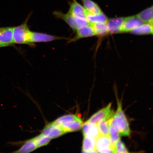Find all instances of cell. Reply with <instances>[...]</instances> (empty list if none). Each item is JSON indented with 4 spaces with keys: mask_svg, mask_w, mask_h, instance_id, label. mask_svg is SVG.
Here are the masks:
<instances>
[{
    "mask_svg": "<svg viewBox=\"0 0 153 153\" xmlns=\"http://www.w3.org/2000/svg\"><path fill=\"white\" fill-rule=\"evenodd\" d=\"M130 32L131 34L138 35L152 34L153 24L143 23Z\"/></svg>",
    "mask_w": 153,
    "mask_h": 153,
    "instance_id": "2e32d148",
    "label": "cell"
},
{
    "mask_svg": "<svg viewBox=\"0 0 153 153\" xmlns=\"http://www.w3.org/2000/svg\"><path fill=\"white\" fill-rule=\"evenodd\" d=\"M96 149L97 152L114 153L109 137L100 135L96 139Z\"/></svg>",
    "mask_w": 153,
    "mask_h": 153,
    "instance_id": "277c9868",
    "label": "cell"
},
{
    "mask_svg": "<svg viewBox=\"0 0 153 153\" xmlns=\"http://www.w3.org/2000/svg\"><path fill=\"white\" fill-rule=\"evenodd\" d=\"M82 1L84 8L90 14H98L102 12L97 4L91 0H82Z\"/></svg>",
    "mask_w": 153,
    "mask_h": 153,
    "instance_id": "e0dca14e",
    "label": "cell"
},
{
    "mask_svg": "<svg viewBox=\"0 0 153 153\" xmlns=\"http://www.w3.org/2000/svg\"><path fill=\"white\" fill-rule=\"evenodd\" d=\"M136 16L143 23L153 24L152 6L141 11Z\"/></svg>",
    "mask_w": 153,
    "mask_h": 153,
    "instance_id": "ac0fdd59",
    "label": "cell"
},
{
    "mask_svg": "<svg viewBox=\"0 0 153 153\" xmlns=\"http://www.w3.org/2000/svg\"><path fill=\"white\" fill-rule=\"evenodd\" d=\"M83 121L81 118L78 117L75 119L68 120L62 124L60 128L65 133L79 131L81 129Z\"/></svg>",
    "mask_w": 153,
    "mask_h": 153,
    "instance_id": "30bf717a",
    "label": "cell"
},
{
    "mask_svg": "<svg viewBox=\"0 0 153 153\" xmlns=\"http://www.w3.org/2000/svg\"><path fill=\"white\" fill-rule=\"evenodd\" d=\"M111 117L110 118V120L109 135V137L110 139L112 146L114 151L115 146L116 143L120 140V135L115 128L111 123Z\"/></svg>",
    "mask_w": 153,
    "mask_h": 153,
    "instance_id": "603a6c76",
    "label": "cell"
},
{
    "mask_svg": "<svg viewBox=\"0 0 153 153\" xmlns=\"http://www.w3.org/2000/svg\"><path fill=\"white\" fill-rule=\"evenodd\" d=\"M70 7L68 13L74 16L86 18V11L84 7L76 0H72L69 2Z\"/></svg>",
    "mask_w": 153,
    "mask_h": 153,
    "instance_id": "4fadbf2b",
    "label": "cell"
},
{
    "mask_svg": "<svg viewBox=\"0 0 153 153\" xmlns=\"http://www.w3.org/2000/svg\"><path fill=\"white\" fill-rule=\"evenodd\" d=\"M112 103H110L105 108L101 109L92 116L85 122L97 124L100 120L109 118L114 114L111 109Z\"/></svg>",
    "mask_w": 153,
    "mask_h": 153,
    "instance_id": "5b68a950",
    "label": "cell"
},
{
    "mask_svg": "<svg viewBox=\"0 0 153 153\" xmlns=\"http://www.w3.org/2000/svg\"><path fill=\"white\" fill-rule=\"evenodd\" d=\"M29 18H27L23 24L13 28V38L14 43L27 45L34 47L30 42L31 32L27 25Z\"/></svg>",
    "mask_w": 153,
    "mask_h": 153,
    "instance_id": "7a4b0ae2",
    "label": "cell"
},
{
    "mask_svg": "<svg viewBox=\"0 0 153 153\" xmlns=\"http://www.w3.org/2000/svg\"><path fill=\"white\" fill-rule=\"evenodd\" d=\"M89 24L92 27L95 36L103 37L108 34L106 23H97Z\"/></svg>",
    "mask_w": 153,
    "mask_h": 153,
    "instance_id": "ffe728a7",
    "label": "cell"
},
{
    "mask_svg": "<svg viewBox=\"0 0 153 153\" xmlns=\"http://www.w3.org/2000/svg\"><path fill=\"white\" fill-rule=\"evenodd\" d=\"M111 116L109 118L100 120L97 124L101 135L105 136H109V135L110 120Z\"/></svg>",
    "mask_w": 153,
    "mask_h": 153,
    "instance_id": "44dd1931",
    "label": "cell"
},
{
    "mask_svg": "<svg viewBox=\"0 0 153 153\" xmlns=\"http://www.w3.org/2000/svg\"><path fill=\"white\" fill-rule=\"evenodd\" d=\"M96 139L93 137L84 136L82 145L83 152H97L95 147Z\"/></svg>",
    "mask_w": 153,
    "mask_h": 153,
    "instance_id": "9a60e30c",
    "label": "cell"
},
{
    "mask_svg": "<svg viewBox=\"0 0 153 153\" xmlns=\"http://www.w3.org/2000/svg\"><path fill=\"white\" fill-rule=\"evenodd\" d=\"M124 18H116L108 19L106 23L108 33L115 34L121 33Z\"/></svg>",
    "mask_w": 153,
    "mask_h": 153,
    "instance_id": "8fae6325",
    "label": "cell"
},
{
    "mask_svg": "<svg viewBox=\"0 0 153 153\" xmlns=\"http://www.w3.org/2000/svg\"><path fill=\"white\" fill-rule=\"evenodd\" d=\"M13 28L11 27L0 28V44L4 47L10 46L14 43Z\"/></svg>",
    "mask_w": 153,
    "mask_h": 153,
    "instance_id": "ba28073f",
    "label": "cell"
},
{
    "mask_svg": "<svg viewBox=\"0 0 153 153\" xmlns=\"http://www.w3.org/2000/svg\"><path fill=\"white\" fill-rule=\"evenodd\" d=\"M127 149L124 143L120 140L115 146L114 153H128Z\"/></svg>",
    "mask_w": 153,
    "mask_h": 153,
    "instance_id": "d4e9b609",
    "label": "cell"
},
{
    "mask_svg": "<svg viewBox=\"0 0 153 153\" xmlns=\"http://www.w3.org/2000/svg\"><path fill=\"white\" fill-rule=\"evenodd\" d=\"M37 148L33 139L27 141L24 145L15 153H30L35 150Z\"/></svg>",
    "mask_w": 153,
    "mask_h": 153,
    "instance_id": "7402d4cb",
    "label": "cell"
},
{
    "mask_svg": "<svg viewBox=\"0 0 153 153\" xmlns=\"http://www.w3.org/2000/svg\"><path fill=\"white\" fill-rule=\"evenodd\" d=\"M117 104V109L111 118V123L117 130L120 136L129 137L131 134L129 123L122 110V102L118 98Z\"/></svg>",
    "mask_w": 153,
    "mask_h": 153,
    "instance_id": "6da1fadb",
    "label": "cell"
},
{
    "mask_svg": "<svg viewBox=\"0 0 153 153\" xmlns=\"http://www.w3.org/2000/svg\"><path fill=\"white\" fill-rule=\"evenodd\" d=\"M1 47H4L2 45H1V44H0V48Z\"/></svg>",
    "mask_w": 153,
    "mask_h": 153,
    "instance_id": "484cf974",
    "label": "cell"
},
{
    "mask_svg": "<svg viewBox=\"0 0 153 153\" xmlns=\"http://www.w3.org/2000/svg\"><path fill=\"white\" fill-rule=\"evenodd\" d=\"M83 136H88L96 139L100 135L97 124L85 122L82 126Z\"/></svg>",
    "mask_w": 153,
    "mask_h": 153,
    "instance_id": "5bb4252c",
    "label": "cell"
},
{
    "mask_svg": "<svg viewBox=\"0 0 153 153\" xmlns=\"http://www.w3.org/2000/svg\"><path fill=\"white\" fill-rule=\"evenodd\" d=\"M33 139L37 148L46 146L50 142L51 139L42 134Z\"/></svg>",
    "mask_w": 153,
    "mask_h": 153,
    "instance_id": "cb8c5ba5",
    "label": "cell"
},
{
    "mask_svg": "<svg viewBox=\"0 0 153 153\" xmlns=\"http://www.w3.org/2000/svg\"><path fill=\"white\" fill-rule=\"evenodd\" d=\"M53 14L56 18L64 21L74 31L89 24L86 18L74 16L68 13L64 14L61 11H56Z\"/></svg>",
    "mask_w": 153,
    "mask_h": 153,
    "instance_id": "3957f363",
    "label": "cell"
},
{
    "mask_svg": "<svg viewBox=\"0 0 153 153\" xmlns=\"http://www.w3.org/2000/svg\"><path fill=\"white\" fill-rule=\"evenodd\" d=\"M76 32V34L75 37L69 40V43L76 41L82 38L91 37L95 36L94 30L90 24L78 29Z\"/></svg>",
    "mask_w": 153,
    "mask_h": 153,
    "instance_id": "7c38bea8",
    "label": "cell"
},
{
    "mask_svg": "<svg viewBox=\"0 0 153 153\" xmlns=\"http://www.w3.org/2000/svg\"><path fill=\"white\" fill-rule=\"evenodd\" d=\"M41 134L51 139H53L61 136L65 133L61 128L52 122L45 126Z\"/></svg>",
    "mask_w": 153,
    "mask_h": 153,
    "instance_id": "52a82bcc",
    "label": "cell"
},
{
    "mask_svg": "<svg viewBox=\"0 0 153 153\" xmlns=\"http://www.w3.org/2000/svg\"><path fill=\"white\" fill-rule=\"evenodd\" d=\"M68 38L58 37L45 33L31 32L30 42L33 45L36 43L48 42L57 40L66 39Z\"/></svg>",
    "mask_w": 153,
    "mask_h": 153,
    "instance_id": "8992f818",
    "label": "cell"
},
{
    "mask_svg": "<svg viewBox=\"0 0 153 153\" xmlns=\"http://www.w3.org/2000/svg\"><path fill=\"white\" fill-rule=\"evenodd\" d=\"M86 18L89 24L97 23H106L108 19L106 15L102 12L98 14H92L88 13L87 11Z\"/></svg>",
    "mask_w": 153,
    "mask_h": 153,
    "instance_id": "d6986e66",
    "label": "cell"
},
{
    "mask_svg": "<svg viewBox=\"0 0 153 153\" xmlns=\"http://www.w3.org/2000/svg\"><path fill=\"white\" fill-rule=\"evenodd\" d=\"M143 23L136 16H132L124 18L121 33L130 32Z\"/></svg>",
    "mask_w": 153,
    "mask_h": 153,
    "instance_id": "9c48e42d",
    "label": "cell"
}]
</instances>
